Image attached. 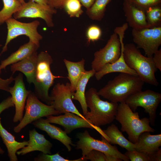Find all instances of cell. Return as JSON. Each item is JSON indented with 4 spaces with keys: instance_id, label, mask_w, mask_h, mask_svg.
<instances>
[{
    "instance_id": "obj_1",
    "label": "cell",
    "mask_w": 161,
    "mask_h": 161,
    "mask_svg": "<svg viewBox=\"0 0 161 161\" xmlns=\"http://www.w3.org/2000/svg\"><path fill=\"white\" fill-rule=\"evenodd\" d=\"M144 82L138 76L120 73L97 92L99 96L111 102H125L131 95L142 91Z\"/></svg>"
},
{
    "instance_id": "obj_2",
    "label": "cell",
    "mask_w": 161,
    "mask_h": 161,
    "mask_svg": "<svg viewBox=\"0 0 161 161\" xmlns=\"http://www.w3.org/2000/svg\"><path fill=\"white\" fill-rule=\"evenodd\" d=\"M87 105L90 109L84 116L88 121L99 127L110 124L115 119L118 104L101 100L96 89L92 87L85 94Z\"/></svg>"
},
{
    "instance_id": "obj_3",
    "label": "cell",
    "mask_w": 161,
    "mask_h": 161,
    "mask_svg": "<svg viewBox=\"0 0 161 161\" xmlns=\"http://www.w3.org/2000/svg\"><path fill=\"white\" fill-rule=\"evenodd\" d=\"M123 53L127 65L136 72L144 83L155 86L158 85L155 75L157 69L153 63L152 57L144 56L137 47L131 43L124 45Z\"/></svg>"
},
{
    "instance_id": "obj_4",
    "label": "cell",
    "mask_w": 161,
    "mask_h": 161,
    "mask_svg": "<svg viewBox=\"0 0 161 161\" xmlns=\"http://www.w3.org/2000/svg\"><path fill=\"white\" fill-rule=\"evenodd\" d=\"M115 119L121 124V131L126 132L129 140L134 144L137 142L143 132L155 131L150 126L149 118L144 117L140 119L138 113L133 112L125 102L118 104Z\"/></svg>"
},
{
    "instance_id": "obj_5",
    "label": "cell",
    "mask_w": 161,
    "mask_h": 161,
    "mask_svg": "<svg viewBox=\"0 0 161 161\" xmlns=\"http://www.w3.org/2000/svg\"><path fill=\"white\" fill-rule=\"evenodd\" d=\"M52 62V57L47 52L42 51L38 55L35 79L33 83L36 96L48 105H51L52 103L49 90L53 84L55 79L64 78L52 74L50 68Z\"/></svg>"
},
{
    "instance_id": "obj_6",
    "label": "cell",
    "mask_w": 161,
    "mask_h": 161,
    "mask_svg": "<svg viewBox=\"0 0 161 161\" xmlns=\"http://www.w3.org/2000/svg\"><path fill=\"white\" fill-rule=\"evenodd\" d=\"M38 99L34 93L31 91L29 93L24 107L25 114L19 123L14 127V132H20L27 125L40 118L60 114L52 106L45 104Z\"/></svg>"
},
{
    "instance_id": "obj_7",
    "label": "cell",
    "mask_w": 161,
    "mask_h": 161,
    "mask_svg": "<svg viewBox=\"0 0 161 161\" xmlns=\"http://www.w3.org/2000/svg\"><path fill=\"white\" fill-rule=\"evenodd\" d=\"M79 140L77 142L76 149H81L83 156H85L91 151L95 150L106 154L111 155L124 161H129L125 154L119 151L115 146L112 145L103 137L101 140L92 137L87 130L78 134Z\"/></svg>"
},
{
    "instance_id": "obj_8",
    "label": "cell",
    "mask_w": 161,
    "mask_h": 161,
    "mask_svg": "<svg viewBox=\"0 0 161 161\" xmlns=\"http://www.w3.org/2000/svg\"><path fill=\"white\" fill-rule=\"evenodd\" d=\"M5 23L7 27V34L5 44L0 54V57L7 50V45L10 41L20 35H26L29 38L30 41L40 45V41L43 37L37 31V28L40 24L38 21L24 23L11 18Z\"/></svg>"
},
{
    "instance_id": "obj_9",
    "label": "cell",
    "mask_w": 161,
    "mask_h": 161,
    "mask_svg": "<svg viewBox=\"0 0 161 161\" xmlns=\"http://www.w3.org/2000/svg\"><path fill=\"white\" fill-rule=\"evenodd\" d=\"M161 100V94L151 90L138 92L128 97L125 103L135 112L139 107L143 108L148 113L151 124L154 126L156 110Z\"/></svg>"
},
{
    "instance_id": "obj_10",
    "label": "cell",
    "mask_w": 161,
    "mask_h": 161,
    "mask_svg": "<svg viewBox=\"0 0 161 161\" xmlns=\"http://www.w3.org/2000/svg\"><path fill=\"white\" fill-rule=\"evenodd\" d=\"M75 92L69 83L67 82L65 84L57 83L53 87L50 96L52 100L51 105L60 114L70 112L85 119L72 101V97Z\"/></svg>"
},
{
    "instance_id": "obj_11",
    "label": "cell",
    "mask_w": 161,
    "mask_h": 161,
    "mask_svg": "<svg viewBox=\"0 0 161 161\" xmlns=\"http://www.w3.org/2000/svg\"><path fill=\"white\" fill-rule=\"evenodd\" d=\"M131 33L137 48L143 49L147 57H152L161 45V26L132 29Z\"/></svg>"
},
{
    "instance_id": "obj_12",
    "label": "cell",
    "mask_w": 161,
    "mask_h": 161,
    "mask_svg": "<svg viewBox=\"0 0 161 161\" xmlns=\"http://www.w3.org/2000/svg\"><path fill=\"white\" fill-rule=\"evenodd\" d=\"M121 54V43L118 35L114 32L110 36L105 46L94 54L91 63L92 69L96 72L105 64L117 61Z\"/></svg>"
},
{
    "instance_id": "obj_13",
    "label": "cell",
    "mask_w": 161,
    "mask_h": 161,
    "mask_svg": "<svg viewBox=\"0 0 161 161\" xmlns=\"http://www.w3.org/2000/svg\"><path fill=\"white\" fill-rule=\"evenodd\" d=\"M56 13V10L48 4H41L33 0H29L13 16L15 19L24 18H41L45 21L48 27H51L54 26L53 16Z\"/></svg>"
},
{
    "instance_id": "obj_14",
    "label": "cell",
    "mask_w": 161,
    "mask_h": 161,
    "mask_svg": "<svg viewBox=\"0 0 161 161\" xmlns=\"http://www.w3.org/2000/svg\"><path fill=\"white\" fill-rule=\"evenodd\" d=\"M46 119L51 123L62 126L67 134H70L72 131L78 128H87L94 129L110 142V139L99 127L93 125L85 119L74 113L67 112L63 115L57 116L49 115L46 117Z\"/></svg>"
},
{
    "instance_id": "obj_15",
    "label": "cell",
    "mask_w": 161,
    "mask_h": 161,
    "mask_svg": "<svg viewBox=\"0 0 161 161\" xmlns=\"http://www.w3.org/2000/svg\"><path fill=\"white\" fill-rule=\"evenodd\" d=\"M14 85L13 87H10L9 92L11 95L15 108L13 121L14 123H17L20 122L23 117L26 101L31 91L26 89L21 74H19L14 78Z\"/></svg>"
},
{
    "instance_id": "obj_16",
    "label": "cell",
    "mask_w": 161,
    "mask_h": 161,
    "mask_svg": "<svg viewBox=\"0 0 161 161\" xmlns=\"http://www.w3.org/2000/svg\"><path fill=\"white\" fill-rule=\"evenodd\" d=\"M121 43V54L119 58L115 61L105 64L95 75L97 80H100L105 75L113 72L125 73L137 76L136 72L130 68L126 64L123 56L124 44L123 39L124 38L125 31L123 30H118L117 32Z\"/></svg>"
},
{
    "instance_id": "obj_17",
    "label": "cell",
    "mask_w": 161,
    "mask_h": 161,
    "mask_svg": "<svg viewBox=\"0 0 161 161\" xmlns=\"http://www.w3.org/2000/svg\"><path fill=\"white\" fill-rule=\"evenodd\" d=\"M123 10L128 26L132 29L140 30L150 27L145 10L125 0L123 3Z\"/></svg>"
},
{
    "instance_id": "obj_18",
    "label": "cell",
    "mask_w": 161,
    "mask_h": 161,
    "mask_svg": "<svg viewBox=\"0 0 161 161\" xmlns=\"http://www.w3.org/2000/svg\"><path fill=\"white\" fill-rule=\"evenodd\" d=\"M29 140L27 145L18 151L16 154L24 155L31 152L38 151L45 154H51L52 144L45 138L44 136L38 133L35 129L30 130Z\"/></svg>"
},
{
    "instance_id": "obj_19",
    "label": "cell",
    "mask_w": 161,
    "mask_h": 161,
    "mask_svg": "<svg viewBox=\"0 0 161 161\" xmlns=\"http://www.w3.org/2000/svg\"><path fill=\"white\" fill-rule=\"evenodd\" d=\"M32 123L36 128L46 132L52 139L56 140L61 143L69 151H71V146L73 145L72 139L65 131L51 124L46 119L42 118L34 121Z\"/></svg>"
},
{
    "instance_id": "obj_20",
    "label": "cell",
    "mask_w": 161,
    "mask_h": 161,
    "mask_svg": "<svg viewBox=\"0 0 161 161\" xmlns=\"http://www.w3.org/2000/svg\"><path fill=\"white\" fill-rule=\"evenodd\" d=\"M36 52L18 62L11 64L10 70L13 74L20 71L26 76L28 82L34 83L35 81L37 62Z\"/></svg>"
},
{
    "instance_id": "obj_21",
    "label": "cell",
    "mask_w": 161,
    "mask_h": 161,
    "mask_svg": "<svg viewBox=\"0 0 161 161\" xmlns=\"http://www.w3.org/2000/svg\"><path fill=\"white\" fill-rule=\"evenodd\" d=\"M134 144L135 150L146 154L150 156L161 146V134L151 135L149 132H143Z\"/></svg>"
},
{
    "instance_id": "obj_22",
    "label": "cell",
    "mask_w": 161,
    "mask_h": 161,
    "mask_svg": "<svg viewBox=\"0 0 161 161\" xmlns=\"http://www.w3.org/2000/svg\"><path fill=\"white\" fill-rule=\"evenodd\" d=\"M0 117V136L7 151L8 156L10 161H17L16 155L17 152L27 145L28 141L24 140L21 142L17 141L15 136L8 131L3 126Z\"/></svg>"
},
{
    "instance_id": "obj_23",
    "label": "cell",
    "mask_w": 161,
    "mask_h": 161,
    "mask_svg": "<svg viewBox=\"0 0 161 161\" xmlns=\"http://www.w3.org/2000/svg\"><path fill=\"white\" fill-rule=\"evenodd\" d=\"M39 46L29 41L28 43L21 46L7 58L1 61L0 68L1 70L5 69L7 66L23 60L36 52Z\"/></svg>"
},
{
    "instance_id": "obj_24",
    "label": "cell",
    "mask_w": 161,
    "mask_h": 161,
    "mask_svg": "<svg viewBox=\"0 0 161 161\" xmlns=\"http://www.w3.org/2000/svg\"><path fill=\"white\" fill-rule=\"evenodd\" d=\"M96 72L93 69L86 71L78 81L75 91L72 97V100H77L80 103L84 116L88 112L85 97L86 87L89 79L95 75Z\"/></svg>"
},
{
    "instance_id": "obj_25",
    "label": "cell",
    "mask_w": 161,
    "mask_h": 161,
    "mask_svg": "<svg viewBox=\"0 0 161 161\" xmlns=\"http://www.w3.org/2000/svg\"><path fill=\"white\" fill-rule=\"evenodd\" d=\"M64 61L68 72L67 78L75 92L78 81L86 71L84 69L85 60L83 58L80 61L74 62L64 59Z\"/></svg>"
},
{
    "instance_id": "obj_26",
    "label": "cell",
    "mask_w": 161,
    "mask_h": 161,
    "mask_svg": "<svg viewBox=\"0 0 161 161\" xmlns=\"http://www.w3.org/2000/svg\"><path fill=\"white\" fill-rule=\"evenodd\" d=\"M103 131L110 139V143L118 145L127 151L135 150V144L127 139L114 124H112Z\"/></svg>"
},
{
    "instance_id": "obj_27",
    "label": "cell",
    "mask_w": 161,
    "mask_h": 161,
    "mask_svg": "<svg viewBox=\"0 0 161 161\" xmlns=\"http://www.w3.org/2000/svg\"><path fill=\"white\" fill-rule=\"evenodd\" d=\"M3 7L0 11V25L18 12L23 4L19 0H2Z\"/></svg>"
},
{
    "instance_id": "obj_28",
    "label": "cell",
    "mask_w": 161,
    "mask_h": 161,
    "mask_svg": "<svg viewBox=\"0 0 161 161\" xmlns=\"http://www.w3.org/2000/svg\"><path fill=\"white\" fill-rule=\"evenodd\" d=\"M111 0H95L92 6L86 9V13L93 20L100 21L103 18L106 7Z\"/></svg>"
},
{
    "instance_id": "obj_29",
    "label": "cell",
    "mask_w": 161,
    "mask_h": 161,
    "mask_svg": "<svg viewBox=\"0 0 161 161\" xmlns=\"http://www.w3.org/2000/svg\"><path fill=\"white\" fill-rule=\"evenodd\" d=\"M145 14L150 27L161 26L160 4L149 7L145 10Z\"/></svg>"
},
{
    "instance_id": "obj_30",
    "label": "cell",
    "mask_w": 161,
    "mask_h": 161,
    "mask_svg": "<svg viewBox=\"0 0 161 161\" xmlns=\"http://www.w3.org/2000/svg\"><path fill=\"white\" fill-rule=\"evenodd\" d=\"M79 0H67L63 8L70 17L79 18L83 13Z\"/></svg>"
},
{
    "instance_id": "obj_31",
    "label": "cell",
    "mask_w": 161,
    "mask_h": 161,
    "mask_svg": "<svg viewBox=\"0 0 161 161\" xmlns=\"http://www.w3.org/2000/svg\"><path fill=\"white\" fill-rule=\"evenodd\" d=\"M102 34V30L98 26L92 24L89 26L87 28L86 35L87 41L95 42L100 38Z\"/></svg>"
},
{
    "instance_id": "obj_32",
    "label": "cell",
    "mask_w": 161,
    "mask_h": 161,
    "mask_svg": "<svg viewBox=\"0 0 161 161\" xmlns=\"http://www.w3.org/2000/svg\"><path fill=\"white\" fill-rule=\"evenodd\" d=\"M35 161H80V158L73 160H69L61 156L58 152L54 154H39L34 158Z\"/></svg>"
},
{
    "instance_id": "obj_33",
    "label": "cell",
    "mask_w": 161,
    "mask_h": 161,
    "mask_svg": "<svg viewBox=\"0 0 161 161\" xmlns=\"http://www.w3.org/2000/svg\"><path fill=\"white\" fill-rule=\"evenodd\" d=\"M124 154L131 161H151L148 154L136 150L127 151Z\"/></svg>"
},
{
    "instance_id": "obj_34",
    "label": "cell",
    "mask_w": 161,
    "mask_h": 161,
    "mask_svg": "<svg viewBox=\"0 0 161 161\" xmlns=\"http://www.w3.org/2000/svg\"><path fill=\"white\" fill-rule=\"evenodd\" d=\"M145 10L150 7L161 4V0H125Z\"/></svg>"
},
{
    "instance_id": "obj_35",
    "label": "cell",
    "mask_w": 161,
    "mask_h": 161,
    "mask_svg": "<svg viewBox=\"0 0 161 161\" xmlns=\"http://www.w3.org/2000/svg\"><path fill=\"white\" fill-rule=\"evenodd\" d=\"M82 157L84 161L90 160L91 161H107L106 154L96 150H92L85 156Z\"/></svg>"
},
{
    "instance_id": "obj_36",
    "label": "cell",
    "mask_w": 161,
    "mask_h": 161,
    "mask_svg": "<svg viewBox=\"0 0 161 161\" xmlns=\"http://www.w3.org/2000/svg\"><path fill=\"white\" fill-rule=\"evenodd\" d=\"M1 70L0 68V75L1 72ZM14 80V78L12 76L6 79L2 78L0 76V90L9 92L10 87L9 85Z\"/></svg>"
},
{
    "instance_id": "obj_37",
    "label": "cell",
    "mask_w": 161,
    "mask_h": 161,
    "mask_svg": "<svg viewBox=\"0 0 161 161\" xmlns=\"http://www.w3.org/2000/svg\"><path fill=\"white\" fill-rule=\"evenodd\" d=\"M14 106L11 97H8L0 103V114L5 110Z\"/></svg>"
},
{
    "instance_id": "obj_38",
    "label": "cell",
    "mask_w": 161,
    "mask_h": 161,
    "mask_svg": "<svg viewBox=\"0 0 161 161\" xmlns=\"http://www.w3.org/2000/svg\"><path fill=\"white\" fill-rule=\"evenodd\" d=\"M154 65L157 69L161 71V49L158 50L153 54L152 57Z\"/></svg>"
},
{
    "instance_id": "obj_39",
    "label": "cell",
    "mask_w": 161,
    "mask_h": 161,
    "mask_svg": "<svg viewBox=\"0 0 161 161\" xmlns=\"http://www.w3.org/2000/svg\"><path fill=\"white\" fill-rule=\"evenodd\" d=\"M67 0H47L48 4L56 9H62Z\"/></svg>"
},
{
    "instance_id": "obj_40",
    "label": "cell",
    "mask_w": 161,
    "mask_h": 161,
    "mask_svg": "<svg viewBox=\"0 0 161 161\" xmlns=\"http://www.w3.org/2000/svg\"><path fill=\"white\" fill-rule=\"evenodd\" d=\"M151 161H160L161 160V148L159 149L150 156Z\"/></svg>"
},
{
    "instance_id": "obj_41",
    "label": "cell",
    "mask_w": 161,
    "mask_h": 161,
    "mask_svg": "<svg viewBox=\"0 0 161 161\" xmlns=\"http://www.w3.org/2000/svg\"><path fill=\"white\" fill-rule=\"evenodd\" d=\"M95 0H79L82 5L86 9L89 8L93 4Z\"/></svg>"
},
{
    "instance_id": "obj_42",
    "label": "cell",
    "mask_w": 161,
    "mask_h": 161,
    "mask_svg": "<svg viewBox=\"0 0 161 161\" xmlns=\"http://www.w3.org/2000/svg\"><path fill=\"white\" fill-rule=\"evenodd\" d=\"M33 1L39 4H48L47 0H33Z\"/></svg>"
},
{
    "instance_id": "obj_43",
    "label": "cell",
    "mask_w": 161,
    "mask_h": 161,
    "mask_svg": "<svg viewBox=\"0 0 161 161\" xmlns=\"http://www.w3.org/2000/svg\"><path fill=\"white\" fill-rule=\"evenodd\" d=\"M4 151L0 147V154H3L4 153Z\"/></svg>"
},
{
    "instance_id": "obj_44",
    "label": "cell",
    "mask_w": 161,
    "mask_h": 161,
    "mask_svg": "<svg viewBox=\"0 0 161 161\" xmlns=\"http://www.w3.org/2000/svg\"><path fill=\"white\" fill-rule=\"evenodd\" d=\"M21 3L23 4H24L25 2L24 1V0H19Z\"/></svg>"
},
{
    "instance_id": "obj_45",
    "label": "cell",
    "mask_w": 161,
    "mask_h": 161,
    "mask_svg": "<svg viewBox=\"0 0 161 161\" xmlns=\"http://www.w3.org/2000/svg\"><path fill=\"white\" fill-rule=\"evenodd\" d=\"M2 46V45L0 44V47Z\"/></svg>"
}]
</instances>
